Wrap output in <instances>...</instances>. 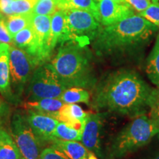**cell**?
Masks as SVG:
<instances>
[{
    "label": "cell",
    "instance_id": "6da1fadb",
    "mask_svg": "<svg viewBox=\"0 0 159 159\" xmlns=\"http://www.w3.org/2000/svg\"><path fill=\"white\" fill-rule=\"evenodd\" d=\"M93 107L136 117L148 107L152 88L136 71L119 69L102 77L94 86Z\"/></svg>",
    "mask_w": 159,
    "mask_h": 159
},
{
    "label": "cell",
    "instance_id": "7a4b0ae2",
    "mask_svg": "<svg viewBox=\"0 0 159 159\" xmlns=\"http://www.w3.org/2000/svg\"><path fill=\"white\" fill-rule=\"evenodd\" d=\"M159 28L144 18L134 14L108 26H102L93 40L98 55H112L142 47Z\"/></svg>",
    "mask_w": 159,
    "mask_h": 159
},
{
    "label": "cell",
    "instance_id": "3957f363",
    "mask_svg": "<svg viewBox=\"0 0 159 159\" xmlns=\"http://www.w3.org/2000/svg\"><path fill=\"white\" fill-rule=\"evenodd\" d=\"M49 65L67 89H91L97 83L90 51L77 41L62 43Z\"/></svg>",
    "mask_w": 159,
    "mask_h": 159
},
{
    "label": "cell",
    "instance_id": "277c9868",
    "mask_svg": "<svg viewBox=\"0 0 159 159\" xmlns=\"http://www.w3.org/2000/svg\"><path fill=\"white\" fill-rule=\"evenodd\" d=\"M158 134L159 128L150 117L144 114L136 116L113 139L109 150V158H123L149 144Z\"/></svg>",
    "mask_w": 159,
    "mask_h": 159
},
{
    "label": "cell",
    "instance_id": "5b68a950",
    "mask_svg": "<svg viewBox=\"0 0 159 159\" xmlns=\"http://www.w3.org/2000/svg\"><path fill=\"white\" fill-rule=\"evenodd\" d=\"M36 66L33 57L25 51L10 45V83L15 103L21 99Z\"/></svg>",
    "mask_w": 159,
    "mask_h": 159
},
{
    "label": "cell",
    "instance_id": "8992f818",
    "mask_svg": "<svg viewBox=\"0 0 159 159\" xmlns=\"http://www.w3.org/2000/svg\"><path fill=\"white\" fill-rule=\"evenodd\" d=\"M66 89L49 63L39 66L33 71L27 87L28 101L44 98H60Z\"/></svg>",
    "mask_w": 159,
    "mask_h": 159
},
{
    "label": "cell",
    "instance_id": "52a82bcc",
    "mask_svg": "<svg viewBox=\"0 0 159 159\" xmlns=\"http://www.w3.org/2000/svg\"><path fill=\"white\" fill-rule=\"evenodd\" d=\"M11 134L23 159H39L43 142L27 122L25 114L16 113L11 119Z\"/></svg>",
    "mask_w": 159,
    "mask_h": 159
},
{
    "label": "cell",
    "instance_id": "ba28073f",
    "mask_svg": "<svg viewBox=\"0 0 159 159\" xmlns=\"http://www.w3.org/2000/svg\"><path fill=\"white\" fill-rule=\"evenodd\" d=\"M64 11L71 41L85 46L90 40L94 39L102 27L96 18L89 12L76 9Z\"/></svg>",
    "mask_w": 159,
    "mask_h": 159
},
{
    "label": "cell",
    "instance_id": "9c48e42d",
    "mask_svg": "<svg viewBox=\"0 0 159 159\" xmlns=\"http://www.w3.org/2000/svg\"><path fill=\"white\" fill-rule=\"evenodd\" d=\"M51 16L36 15L32 13L30 26L34 31L39 47V62L43 64L51 55Z\"/></svg>",
    "mask_w": 159,
    "mask_h": 159
},
{
    "label": "cell",
    "instance_id": "30bf717a",
    "mask_svg": "<svg viewBox=\"0 0 159 159\" xmlns=\"http://www.w3.org/2000/svg\"><path fill=\"white\" fill-rule=\"evenodd\" d=\"M101 128L102 118L100 115L89 113L85 119L81 142L89 151L94 153L99 158H103L100 142Z\"/></svg>",
    "mask_w": 159,
    "mask_h": 159
},
{
    "label": "cell",
    "instance_id": "8fae6325",
    "mask_svg": "<svg viewBox=\"0 0 159 159\" xmlns=\"http://www.w3.org/2000/svg\"><path fill=\"white\" fill-rule=\"evenodd\" d=\"M25 116L32 130L41 142L52 143L55 140L54 132L59 122L57 119L32 110H27Z\"/></svg>",
    "mask_w": 159,
    "mask_h": 159
},
{
    "label": "cell",
    "instance_id": "7c38bea8",
    "mask_svg": "<svg viewBox=\"0 0 159 159\" xmlns=\"http://www.w3.org/2000/svg\"><path fill=\"white\" fill-rule=\"evenodd\" d=\"M99 21L102 26H108L134 15V10L126 3H117L112 0L97 2Z\"/></svg>",
    "mask_w": 159,
    "mask_h": 159
},
{
    "label": "cell",
    "instance_id": "4fadbf2b",
    "mask_svg": "<svg viewBox=\"0 0 159 159\" xmlns=\"http://www.w3.org/2000/svg\"><path fill=\"white\" fill-rule=\"evenodd\" d=\"M71 41V36L67 25L65 11L63 10H57L51 16V33L50 48L52 51L58 43Z\"/></svg>",
    "mask_w": 159,
    "mask_h": 159
},
{
    "label": "cell",
    "instance_id": "5bb4252c",
    "mask_svg": "<svg viewBox=\"0 0 159 159\" xmlns=\"http://www.w3.org/2000/svg\"><path fill=\"white\" fill-rule=\"evenodd\" d=\"M88 114L76 103H66L59 111L56 119L83 132Z\"/></svg>",
    "mask_w": 159,
    "mask_h": 159
},
{
    "label": "cell",
    "instance_id": "9a60e30c",
    "mask_svg": "<svg viewBox=\"0 0 159 159\" xmlns=\"http://www.w3.org/2000/svg\"><path fill=\"white\" fill-rule=\"evenodd\" d=\"M13 45L18 48L23 49L33 57L38 66L39 62V47L37 39L33 28L30 25L19 31L12 39Z\"/></svg>",
    "mask_w": 159,
    "mask_h": 159
},
{
    "label": "cell",
    "instance_id": "2e32d148",
    "mask_svg": "<svg viewBox=\"0 0 159 159\" xmlns=\"http://www.w3.org/2000/svg\"><path fill=\"white\" fill-rule=\"evenodd\" d=\"M8 43H0V93L7 100L14 102L10 83Z\"/></svg>",
    "mask_w": 159,
    "mask_h": 159
},
{
    "label": "cell",
    "instance_id": "e0dca14e",
    "mask_svg": "<svg viewBox=\"0 0 159 159\" xmlns=\"http://www.w3.org/2000/svg\"><path fill=\"white\" fill-rule=\"evenodd\" d=\"M66 104L60 98H44L36 101H28L25 104L27 110H32L57 119V114Z\"/></svg>",
    "mask_w": 159,
    "mask_h": 159
},
{
    "label": "cell",
    "instance_id": "ac0fdd59",
    "mask_svg": "<svg viewBox=\"0 0 159 159\" xmlns=\"http://www.w3.org/2000/svg\"><path fill=\"white\" fill-rule=\"evenodd\" d=\"M52 145L63 152L70 159H87L90 151L77 141H66L55 139Z\"/></svg>",
    "mask_w": 159,
    "mask_h": 159
},
{
    "label": "cell",
    "instance_id": "d6986e66",
    "mask_svg": "<svg viewBox=\"0 0 159 159\" xmlns=\"http://www.w3.org/2000/svg\"><path fill=\"white\" fill-rule=\"evenodd\" d=\"M0 159H23L14 139L2 126L0 127Z\"/></svg>",
    "mask_w": 159,
    "mask_h": 159
},
{
    "label": "cell",
    "instance_id": "ffe728a7",
    "mask_svg": "<svg viewBox=\"0 0 159 159\" xmlns=\"http://www.w3.org/2000/svg\"><path fill=\"white\" fill-rule=\"evenodd\" d=\"M76 9L89 12L99 21V13L97 2L95 0H60L57 3V10Z\"/></svg>",
    "mask_w": 159,
    "mask_h": 159
},
{
    "label": "cell",
    "instance_id": "44dd1931",
    "mask_svg": "<svg viewBox=\"0 0 159 159\" xmlns=\"http://www.w3.org/2000/svg\"><path fill=\"white\" fill-rule=\"evenodd\" d=\"M146 72L151 83L159 87V32L153 48L147 59Z\"/></svg>",
    "mask_w": 159,
    "mask_h": 159
},
{
    "label": "cell",
    "instance_id": "7402d4cb",
    "mask_svg": "<svg viewBox=\"0 0 159 159\" xmlns=\"http://www.w3.org/2000/svg\"><path fill=\"white\" fill-rule=\"evenodd\" d=\"M31 16L32 13H29L25 14L12 15L5 18V25L12 39L19 31L30 25Z\"/></svg>",
    "mask_w": 159,
    "mask_h": 159
},
{
    "label": "cell",
    "instance_id": "603a6c76",
    "mask_svg": "<svg viewBox=\"0 0 159 159\" xmlns=\"http://www.w3.org/2000/svg\"><path fill=\"white\" fill-rule=\"evenodd\" d=\"M60 99L64 103H88L90 101V94L86 89L71 87L63 91Z\"/></svg>",
    "mask_w": 159,
    "mask_h": 159
},
{
    "label": "cell",
    "instance_id": "cb8c5ba5",
    "mask_svg": "<svg viewBox=\"0 0 159 159\" xmlns=\"http://www.w3.org/2000/svg\"><path fill=\"white\" fill-rule=\"evenodd\" d=\"M82 133L81 131L69 126L66 123L59 122L55 130L54 136L55 139L62 140L80 142L81 141Z\"/></svg>",
    "mask_w": 159,
    "mask_h": 159
},
{
    "label": "cell",
    "instance_id": "d4e9b609",
    "mask_svg": "<svg viewBox=\"0 0 159 159\" xmlns=\"http://www.w3.org/2000/svg\"><path fill=\"white\" fill-rule=\"evenodd\" d=\"M59 0H37L31 13L36 15H52L57 11Z\"/></svg>",
    "mask_w": 159,
    "mask_h": 159
},
{
    "label": "cell",
    "instance_id": "484cf974",
    "mask_svg": "<svg viewBox=\"0 0 159 159\" xmlns=\"http://www.w3.org/2000/svg\"><path fill=\"white\" fill-rule=\"evenodd\" d=\"M148 107L150 108V118L159 128V87L152 89Z\"/></svg>",
    "mask_w": 159,
    "mask_h": 159
},
{
    "label": "cell",
    "instance_id": "4316f807",
    "mask_svg": "<svg viewBox=\"0 0 159 159\" xmlns=\"http://www.w3.org/2000/svg\"><path fill=\"white\" fill-rule=\"evenodd\" d=\"M37 0H13L11 9L13 15L31 13Z\"/></svg>",
    "mask_w": 159,
    "mask_h": 159
},
{
    "label": "cell",
    "instance_id": "83f0119b",
    "mask_svg": "<svg viewBox=\"0 0 159 159\" xmlns=\"http://www.w3.org/2000/svg\"><path fill=\"white\" fill-rule=\"evenodd\" d=\"M140 16L159 28V5L151 2L150 5L144 11L138 13Z\"/></svg>",
    "mask_w": 159,
    "mask_h": 159
},
{
    "label": "cell",
    "instance_id": "f1b7e54d",
    "mask_svg": "<svg viewBox=\"0 0 159 159\" xmlns=\"http://www.w3.org/2000/svg\"><path fill=\"white\" fill-rule=\"evenodd\" d=\"M39 159H70L63 152L57 150L54 146L51 145L43 149L41 152Z\"/></svg>",
    "mask_w": 159,
    "mask_h": 159
},
{
    "label": "cell",
    "instance_id": "f546056e",
    "mask_svg": "<svg viewBox=\"0 0 159 159\" xmlns=\"http://www.w3.org/2000/svg\"><path fill=\"white\" fill-rule=\"evenodd\" d=\"M123 1L138 13H141L146 10L152 2L150 0H123Z\"/></svg>",
    "mask_w": 159,
    "mask_h": 159
},
{
    "label": "cell",
    "instance_id": "4dcf8cb0",
    "mask_svg": "<svg viewBox=\"0 0 159 159\" xmlns=\"http://www.w3.org/2000/svg\"><path fill=\"white\" fill-rule=\"evenodd\" d=\"M5 16L0 13V43L10 44L12 42V38L10 35L5 25Z\"/></svg>",
    "mask_w": 159,
    "mask_h": 159
},
{
    "label": "cell",
    "instance_id": "1f68e13d",
    "mask_svg": "<svg viewBox=\"0 0 159 159\" xmlns=\"http://www.w3.org/2000/svg\"><path fill=\"white\" fill-rule=\"evenodd\" d=\"M13 0H0V13L7 17L13 15L11 5Z\"/></svg>",
    "mask_w": 159,
    "mask_h": 159
},
{
    "label": "cell",
    "instance_id": "d6a6232c",
    "mask_svg": "<svg viewBox=\"0 0 159 159\" xmlns=\"http://www.w3.org/2000/svg\"><path fill=\"white\" fill-rule=\"evenodd\" d=\"M9 114L8 105L0 99V127L2 126L3 122L6 120Z\"/></svg>",
    "mask_w": 159,
    "mask_h": 159
},
{
    "label": "cell",
    "instance_id": "836d02e7",
    "mask_svg": "<svg viewBox=\"0 0 159 159\" xmlns=\"http://www.w3.org/2000/svg\"><path fill=\"white\" fill-rule=\"evenodd\" d=\"M87 159H98V158H97L96 155H95L94 153H93V152H89V155L88 158H87Z\"/></svg>",
    "mask_w": 159,
    "mask_h": 159
},
{
    "label": "cell",
    "instance_id": "e575fe53",
    "mask_svg": "<svg viewBox=\"0 0 159 159\" xmlns=\"http://www.w3.org/2000/svg\"><path fill=\"white\" fill-rule=\"evenodd\" d=\"M150 159H159V151L158 152H157L154 155L153 157H152Z\"/></svg>",
    "mask_w": 159,
    "mask_h": 159
},
{
    "label": "cell",
    "instance_id": "d590c367",
    "mask_svg": "<svg viewBox=\"0 0 159 159\" xmlns=\"http://www.w3.org/2000/svg\"><path fill=\"white\" fill-rule=\"evenodd\" d=\"M151 2H152V3L156 4V5H159V0H151Z\"/></svg>",
    "mask_w": 159,
    "mask_h": 159
},
{
    "label": "cell",
    "instance_id": "8d00e7d4",
    "mask_svg": "<svg viewBox=\"0 0 159 159\" xmlns=\"http://www.w3.org/2000/svg\"><path fill=\"white\" fill-rule=\"evenodd\" d=\"M112 1L116 2H117V3H125L123 0H112Z\"/></svg>",
    "mask_w": 159,
    "mask_h": 159
},
{
    "label": "cell",
    "instance_id": "74e56055",
    "mask_svg": "<svg viewBox=\"0 0 159 159\" xmlns=\"http://www.w3.org/2000/svg\"><path fill=\"white\" fill-rule=\"evenodd\" d=\"M95 1H96V2H98V1H99V0H95Z\"/></svg>",
    "mask_w": 159,
    "mask_h": 159
},
{
    "label": "cell",
    "instance_id": "f35d334b",
    "mask_svg": "<svg viewBox=\"0 0 159 159\" xmlns=\"http://www.w3.org/2000/svg\"><path fill=\"white\" fill-rule=\"evenodd\" d=\"M150 1H151V0H150Z\"/></svg>",
    "mask_w": 159,
    "mask_h": 159
},
{
    "label": "cell",
    "instance_id": "ab89813d",
    "mask_svg": "<svg viewBox=\"0 0 159 159\" xmlns=\"http://www.w3.org/2000/svg\"><path fill=\"white\" fill-rule=\"evenodd\" d=\"M59 1H60V0H59Z\"/></svg>",
    "mask_w": 159,
    "mask_h": 159
}]
</instances>
